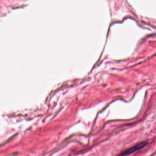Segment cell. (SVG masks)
<instances>
[{"label": "cell", "mask_w": 156, "mask_h": 156, "mask_svg": "<svg viewBox=\"0 0 156 156\" xmlns=\"http://www.w3.org/2000/svg\"><path fill=\"white\" fill-rule=\"evenodd\" d=\"M148 143H147V142H141V143L136 145L134 146H133V147L127 149L126 151L123 152L118 156H126L131 154H133V153H134V152H136L138 150L144 148L147 146L148 145Z\"/></svg>", "instance_id": "6da1fadb"}]
</instances>
